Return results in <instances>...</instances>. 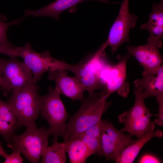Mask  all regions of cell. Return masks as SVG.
<instances>
[{
    "instance_id": "obj_1",
    "label": "cell",
    "mask_w": 163,
    "mask_h": 163,
    "mask_svg": "<svg viewBox=\"0 0 163 163\" xmlns=\"http://www.w3.org/2000/svg\"><path fill=\"white\" fill-rule=\"evenodd\" d=\"M80 107L66 123L64 140L78 137L90 127L102 120L103 114L111 104L99 93L84 96Z\"/></svg>"
},
{
    "instance_id": "obj_2",
    "label": "cell",
    "mask_w": 163,
    "mask_h": 163,
    "mask_svg": "<svg viewBox=\"0 0 163 163\" xmlns=\"http://www.w3.org/2000/svg\"><path fill=\"white\" fill-rule=\"evenodd\" d=\"M37 85L12 91L8 102L15 113L18 126L27 128L36 126L40 113V97Z\"/></svg>"
},
{
    "instance_id": "obj_3",
    "label": "cell",
    "mask_w": 163,
    "mask_h": 163,
    "mask_svg": "<svg viewBox=\"0 0 163 163\" xmlns=\"http://www.w3.org/2000/svg\"><path fill=\"white\" fill-rule=\"evenodd\" d=\"M48 129L36 126L27 128L19 135L14 134L8 147L12 151H18L32 163H39L42 158L44 149L48 146L50 135Z\"/></svg>"
},
{
    "instance_id": "obj_4",
    "label": "cell",
    "mask_w": 163,
    "mask_h": 163,
    "mask_svg": "<svg viewBox=\"0 0 163 163\" xmlns=\"http://www.w3.org/2000/svg\"><path fill=\"white\" fill-rule=\"evenodd\" d=\"M48 91L47 94L40 96V113L49 124L48 132L54 141L59 136L64 137L69 115L58 90L50 87Z\"/></svg>"
},
{
    "instance_id": "obj_5",
    "label": "cell",
    "mask_w": 163,
    "mask_h": 163,
    "mask_svg": "<svg viewBox=\"0 0 163 163\" xmlns=\"http://www.w3.org/2000/svg\"><path fill=\"white\" fill-rule=\"evenodd\" d=\"M16 52L17 57L23 59L24 62L31 70L36 83L46 72L64 69L74 73L78 66L77 64H70L54 59L46 50L41 53H37L32 49L29 43L22 47H16Z\"/></svg>"
},
{
    "instance_id": "obj_6",
    "label": "cell",
    "mask_w": 163,
    "mask_h": 163,
    "mask_svg": "<svg viewBox=\"0 0 163 163\" xmlns=\"http://www.w3.org/2000/svg\"><path fill=\"white\" fill-rule=\"evenodd\" d=\"M134 92L135 98L133 105L128 111L119 115L118 121L124 125L121 131L127 132L129 135L135 136L139 139L155 123L151 120L153 114L145 106L140 90L135 88Z\"/></svg>"
},
{
    "instance_id": "obj_7",
    "label": "cell",
    "mask_w": 163,
    "mask_h": 163,
    "mask_svg": "<svg viewBox=\"0 0 163 163\" xmlns=\"http://www.w3.org/2000/svg\"><path fill=\"white\" fill-rule=\"evenodd\" d=\"M101 126L99 139L103 156L106 161L113 160L116 162L123 151L137 140L132 139V136L117 129L108 119L102 120Z\"/></svg>"
},
{
    "instance_id": "obj_8",
    "label": "cell",
    "mask_w": 163,
    "mask_h": 163,
    "mask_svg": "<svg viewBox=\"0 0 163 163\" xmlns=\"http://www.w3.org/2000/svg\"><path fill=\"white\" fill-rule=\"evenodd\" d=\"M107 46L105 43H104L88 61L78 63L74 72V77L83 85L88 94H93L95 90L101 89L104 86L100 80V74L106 65L102 57L105 55V49Z\"/></svg>"
},
{
    "instance_id": "obj_9",
    "label": "cell",
    "mask_w": 163,
    "mask_h": 163,
    "mask_svg": "<svg viewBox=\"0 0 163 163\" xmlns=\"http://www.w3.org/2000/svg\"><path fill=\"white\" fill-rule=\"evenodd\" d=\"M2 75L7 92L37 85L31 70L16 57L1 59Z\"/></svg>"
},
{
    "instance_id": "obj_10",
    "label": "cell",
    "mask_w": 163,
    "mask_h": 163,
    "mask_svg": "<svg viewBox=\"0 0 163 163\" xmlns=\"http://www.w3.org/2000/svg\"><path fill=\"white\" fill-rule=\"evenodd\" d=\"M129 0H123L117 18L111 27L105 42L109 46L113 54L125 43L129 41L130 29L135 27L138 16L131 14L129 10Z\"/></svg>"
},
{
    "instance_id": "obj_11",
    "label": "cell",
    "mask_w": 163,
    "mask_h": 163,
    "mask_svg": "<svg viewBox=\"0 0 163 163\" xmlns=\"http://www.w3.org/2000/svg\"><path fill=\"white\" fill-rule=\"evenodd\" d=\"M132 56L127 53L124 56L118 55L117 62L110 65L105 89L100 94L107 100L112 93L117 92L121 96L126 97L129 92V85L126 81V63Z\"/></svg>"
},
{
    "instance_id": "obj_12",
    "label": "cell",
    "mask_w": 163,
    "mask_h": 163,
    "mask_svg": "<svg viewBox=\"0 0 163 163\" xmlns=\"http://www.w3.org/2000/svg\"><path fill=\"white\" fill-rule=\"evenodd\" d=\"M161 46L152 42H147L144 45L137 46H128V53L133 56L143 69V76L156 73L163 62L159 49Z\"/></svg>"
},
{
    "instance_id": "obj_13",
    "label": "cell",
    "mask_w": 163,
    "mask_h": 163,
    "mask_svg": "<svg viewBox=\"0 0 163 163\" xmlns=\"http://www.w3.org/2000/svg\"><path fill=\"white\" fill-rule=\"evenodd\" d=\"M49 72L48 78L55 82V88L60 94L64 95L73 101H80L84 96L85 88L78 79L69 76L67 70L59 69Z\"/></svg>"
},
{
    "instance_id": "obj_14",
    "label": "cell",
    "mask_w": 163,
    "mask_h": 163,
    "mask_svg": "<svg viewBox=\"0 0 163 163\" xmlns=\"http://www.w3.org/2000/svg\"><path fill=\"white\" fill-rule=\"evenodd\" d=\"M143 76L134 82L135 87L140 89L142 97L144 99L151 97H163V65L156 73Z\"/></svg>"
},
{
    "instance_id": "obj_15",
    "label": "cell",
    "mask_w": 163,
    "mask_h": 163,
    "mask_svg": "<svg viewBox=\"0 0 163 163\" xmlns=\"http://www.w3.org/2000/svg\"><path fill=\"white\" fill-rule=\"evenodd\" d=\"M149 34L147 41L162 45L163 37V1L158 4L154 3L148 21L140 27Z\"/></svg>"
},
{
    "instance_id": "obj_16",
    "label": "cell",
    "mask_w": 163,
    "mask_h": 163,
    "mask_svg": "<svg viewBox=\"0 0 163 163\" xmlns=\"http://www.w3.org/2000/svg\"><path fill=\"white\" fill-rule=\"evenodd\" d=\"M88 0H94L107 3L110 2L107 0H56L49 5L37 10L27 9L24 11L23 18L29 16L33 17L44 16L53 18L58 20L60 14L67 9H75L81 2Z\"/></svg>"
},
{
    "instance_id": "obj_17",
    "label": "cell",
    "mask_w": 163,
    "mask_h": 163,
    "mask_svg": "<svg viewBox=\"0 0 163 163\" xmlns=\"http://www.w3.org/2000/svg\"><path fill=\"white\" fill-rule=\"evenodd\" d=\"M155 123L147 130L145 134L132 144L124 149L120 154L116 162L117 163H131L133 162L142 148L152 138L162 137V131L159 129L155 131Z\"/></svg>"
},
{
    "instance_id": "obj_18",
    "label": "cell",
    "mask_w": 163,
    "mask_h": 163,
    "mask_svg": "<svg viewBox=\"0 0 163 163\" xmlns=\"http://www.w3.org/2000/svg\"><path fill=\"white\" fill-rule=\"evenodd\" d=\"M18 126L16 117L11 105L0 99V134L7 145Z\"/></svg>"
},
{
    "instance_id": "obj_19",
    "label": "cell",
    "mask_w": 163,
    "mask_h": 163,
    "mask_svg": "<svg viewBox=\"0 0 163 163\" xmlns=\"http://www.w3.org/2000/svg\"><path fill=\"white\" fill-rule=\"evenodd\" d=\"M66 152L71 163H84L91 155L81 138L76 137L64 140Z\"/></svg>"
},
{
    "instance_id": "obj_20",
    "label": "cell",
    "mask_w": 163,
    "mask_h": 163,
    "mask_svg": "<svg viewBox=\"0 0 163 163\" xmlns=\"http://www.w3.org/2000/svg\"><path fill=\"white\" fill-rule=\"evenodd\" d=\"M66 151L64 142L53 141L52 145L45 148L43 151L41 161L43 163H65Z\"/></svg>"
},
{
    "instance_id": "obj_21",
    "label": "cell",
    "mask_w": 163,
    "mask_h": 163,
    "mask_svg": "<svg viewBox=\"0 0 163 163\" xmlns=\"http://www.w3.org/2000/svg\"><path fill=\"white\" fill-rule=\"evenodd\" d=\"M80 137L87 147L91 155L103 157L99 137L82 134Z\"/></svg>"
},
{
    "instance_id": "obj_22",
    "label": "cell",
    "mask_w": 163,
    "mask_h": 163,
    "mask_svg": "<svg viewBox=\"0 0 163 163\" xmlns=\"http://www.w3.org/2000/svg\"><path fill=\"white\" fill-rule=\"evenodd\" d=\"M23 19L21 17L10 22H5L0 20V44L8 46H13L8 41L6 32L8 28L12 25L18 24Z\"/></svg>"
},
{
    "instance_id": "obj_23",
    "label": "cell",
    "mask_w": 163,
    "mask_h": 163,
    "mask_svg": "<svg viewBox=\"0 0 163 163\" xmlns=\"http://www.w3.org/2000/svg\"><path fill=\"white\" fill-rule=\"evenodd\" d=\"M21 153L18 151H13L10 155H8L4 162V163H22L23 159L21 155Z\"/></svg>"
},
{
    "instance_id": "obj_24",
    "label": "cell",
    "mask_w": 163,
    "mask_h": 163,
    "mask_svg": "<svg viewBox=\"0 0 163 163\" xmlns=\"http://www.w3.org/2000/svg\"><path fill=\"white\" fill-rule=\"evenodd\" d=\"M16 47L13 46H8L0 44V53L10 57H17Z\"/></svg>"
},
{
    "instance_id": "obj_25",
    "label": "cell",
    "mask_w": 163,
    "mask_h": 163,
    "mask_svg": "<svg viewBox=\"0 0 163 163\" xmlns=\"http://www.w3.org/2000/svg\"><path fill=\"white\" fill-rule=\"evenodd\" d=\"M139 163H161L162 161L155 155L150 153H146L143 155L139 159Z\"/></svg>"
},
{
    "instance_id": "obj_26",
    "label": "cell",
    "mask_w": 163,
    "mask_h": 163,
    "mask_svg": "<svg viewBox=\"0 0 163 163\" xmlns=\"http://www.w3.org/2000/svg\"><path fill=\"white\" fill-rule=\"evenodd\" d=\"M158 105V113L157 119L154 121L155 124L160 126H163V98L157 99Z\"/></svg>"
},
{
    "instance_id": "obj_27",
    "label": "cell",
    "mask_w": 163,
    "mask_h": 163,
    "mask_svg": "<svg viewBox=\"0 0 163 163\" xmlns=\"http://www.w3.org/2000/svg\"><path fill=\"white\" fill-rule=\"evenodd\" d=\"M0 88H2L6 91V88L4 83L2 75V61L0 59Z\"/></svg>"
},
{
    "instance_id": "obj_28",
    "label": "cell",
    "mask_w": 163,
    "mask_h": 163,
    "mask_svg": "<svg viewBox=\"0 0 163 163\" xmlns=\"http://www.w3.org/2000/svg\"><path fill=\"white\" fill-rule=\"evenodd\" d=\"M8 155L2 147L1 143H0V156L5 158Z\"/></svg>"
}]
</instances>
